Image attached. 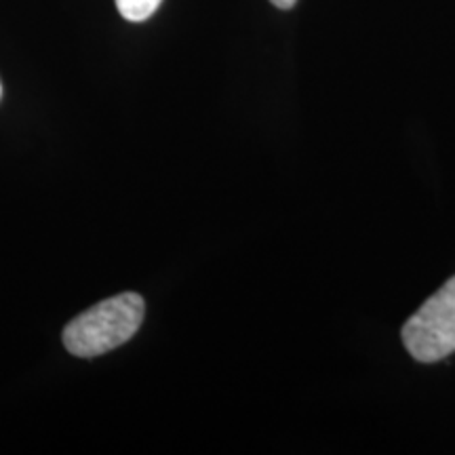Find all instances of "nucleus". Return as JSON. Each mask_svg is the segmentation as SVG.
I'll use <instances>...</instances> for the list:
<instances>
[{
    "mask_svg": "<svg viewBox=\"0 0 455 455\" xmlns=\"http://www.w3.org/2000/svg\"><path fill=\"white\" fill-rule=\"evenodd\" d=\"M144 315L146 304L141 295L131 291L114 295L72 318L61 339L74 356L91 358L106 355L138 333Z\"/></svg>",
    "mask_w": 455,
    "mask_h": 455,
    "instance_id": "obj_1",
    "label": "nucleus"
},
{
    "mask_svg": "<svg viewBox=\"0 0 455 455\" xmlns=\"http://www.w3.org/2000/svg\"><path fill=\"white\" fill-rule=\"evenodd\" d=\"M403 341L415 361L436 363L455 352V276L426 299L403 325Z\"/></svg>",
    "mask_w": 455,
    "mask_h": 455,
    "instance_id": "obj_2",
    "label": "nucleus"
},
{
    "mask_svg": "<svg viewBox=\"0 0 455 455\" xmlns=\"http://www.w3.org/2000/svg\"><path fill=\"white\" fill-rule=\"evenodd\" d=\"M116 3L118 13H121L127 21L140 24V21L150 20L161 7L163 0H114Z\"/></svg>",
    "mask_w": 455,
    "mask_h": 455,
    "instance_id": "obj_3",
    "label": "nucleus"
},
{
    "mask_svg": "<svg viewBox=\"0 0 455 455\" xmlns=\"http://www.w3.org/2000/svg\"><path fill=\"white\" fill-rule=\"evenodd\" d=\"M272 4H275V7H278V9H291L295 3H298V0H270Z\"/></svg>",
    "mask_w": 455,
    "mask_h": 455,
    "instance_id": "obj_4",
    "label": "nucleus"
},
{
    "mask_svg": "<svg viewBox=\"0 0 455 455\" xmlns=\"http://www.w3.org/2000/svg\"><path fill=\"white\" fill-rule=\"evenodd\" d=\"M0 100H3V84H0Z\"/></svg>",
    "mask_w": 455,
    "mask_h": 455,
    "instance_id": "obj_5",
    "label": "nucleus"
}]
</instances>
